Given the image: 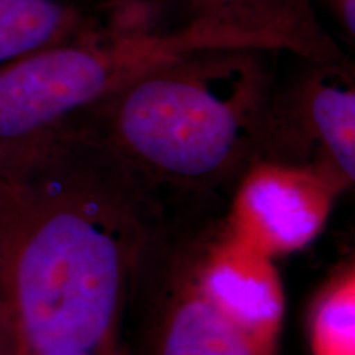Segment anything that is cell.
Masks as SVG:
<instances>
[{"mask_svg": "<svg viewBox=\"0 0 355 355\" xmlns=\"http://www.w3.org/2000/svg\"><path fill=\"white\" fill-rule=\"evenodd\" d=\"M239 2H247V0H188L191 7V15H194V13H201V12L216 10V8L232 6V3H239Z\"/></svg>", "mask_w": 355, "mask_h": 355, "instance_id": "12", "label": "cell"}, {"mask_svg": "<svg viewBox=\"0 0 355 355\" xmlns=\"http://www.w3.org/2000/svg\"><path fill=\"white\" fill-rule=\"evenodd\" d=\"M199 282L212 304L261 355H273L285 309L282 282L272 257L230 229L227 209L216 217L207 234Z\"/></svg>", "mask_w": 355, "mask_h": 355, "instance_id": "7", "label": "cell"}, {"mask_svg": "<svg viewBox=\"0 0 355 355\" xmlns=\"http://www.w3.org/2000/svg\"><path fill=\"white\" fill-rule=\"evenodd\" d=\"M105 6L91 12L68 0H0V68L76 37L101 20Z\"/></svg>", "mask_w": 355, "mask_h": 355, "instance_id": "8", "label": "cell"}, {"mask_svg": "<svg viewBox=\"0 0 355 355\" xmlns=\"http://www.w3.org/2000/svg\"><path fill=\"white\" fill-rule=\"evenodd\" d=\"M339 191L306 168L260 159L234 188L229 225L272 259L291 254L321 232Z\"/></svg>", "mask_w": 355, "mask_h": 355, "instance_id": "6", "label": "cell"}, {"mask_svg": "<svg viewBox=\"0 0 355 355\" xmlns=\"http://www.w3.org/2000/svg\"><path fill=\"white\" fill-rule=\"evenodd\" d=\"M314 355H355V279L345 270L332 279L311 313Z\"/></svg>", "mask_w": 355, "mask_h": 355, "instance_id": "9", "label": "cell"}, {"mask_svg": "<svg viewBox=\"0 0 355 355\" xmlns=\"http://www.w3.org/2000/svg\"><path fill=\"white\" fill-rule=\"evenodd\" d=\"M0 355H26L19 327L2 301H0Z\"/></svg>", "mask_w": 355, "mask_h": 355, "instance_id": "10", "label": "cell"}, {"mask_svg": "<svg viewBox=\"0 0 355 355\" xmlns=\"http://www.w3.org/2000/svg\"><path fill=\"white\" fill-rule=\"evenodd\" d=\"M163 199L79 127L0 152V301L26 355H122L133 272Z\"/></svg>", "mask_w": 355, "mask_h": 355, "instance_id": "1", "label": "cell"}, {"mask_svg": "<svg viewBox=\"0 0 355 355\" xmlns=\"http://www.w3.org/2000/svg\"><path fill=\"white\" fill-rule=\"evenodd\" d=\"M332 15L350 40L355 37V0H327Z\"/></svg>", "mask_w": 355, "mask_h": 355, "instance_id": "11", "label": "cell"}, {"mask_svg": "<svg viewBox=\"0 0 355 355\" xmlns=\"http://www.w3.org/2000/svg\"><path fill=\"white\" fill-rule=\"evenodd\" d=\"M306 63L295 83L275 91L260 159L306 168L349 188L355 178L352 68L349 61Z\"/></svg>", "mask_w": 355, "mask_h": 355, "instance_id": "5", "label": "cell"}, {"mask_svg": "<svg viewBox=\"0 0 355 355\" xmlns=\"http://www.w3.org/2000/svg\"><path fill=\"white\" fill-rule=\"evenodd\" d=\"M38 355H104L96 352H51V354H38Z\"/></svg>", "mask_w": 355, "mask_h": 355, "instance_id": "13", "label": "cell"}, {"mask_svg": "<svg viewBox=\"0 0 355 355\" xmlns=\"http://www.w3.org/2000/svg\"><path fill=\"white\" fill-rule=\"evenodd\" d=\"M152 13L146 2H109L76 37L0 68V148L61 130L133 79L191 53L255 48L316 63L347 61L311 0H247L194 13L175 30L152 26Z\"/></svg>", "mask_w": 355, "mask_h": 355, "instance_id": "2", "label": "cell"}, {"mask_svg": "<svg viewBox=\"0 0 355 355\" xmlns=\"http://www.w3.org/2000/svg\"><path fill=\"white\" fill-rule=\"evenodd\" d=\"M220 196L173 193L137 259L122 329V355H261L212 304L199 265Z\"/></svg>", "mask_w": 355, "mask_h": 355, "instance_id": "4", "label": "cell"}, {"mask_svg": "<svg viewBox=\"0 0 355 355\" xmlns=\"http://www.w3.org/2000/svg\"><path fill=\"white\" fill-rule=\"evenodd\" d=\"M278 51L216 48L159 64L69 125L168 193L234 191L261 158Z\"/></svg>", "mask_w": 355, "mask_h": 355, "instance_id": "3", "label": "cell"}]
</instances>
